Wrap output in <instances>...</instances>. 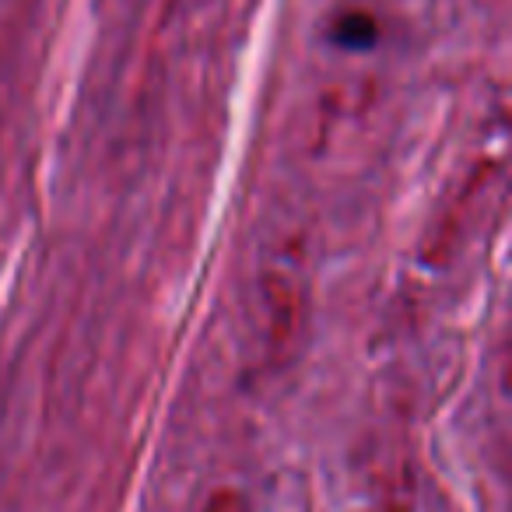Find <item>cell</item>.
Here are the masks:
<instances>
[{
	"label": "cell",
	"mask_w": 512,
	"mask_h": 512,
	"mask_svg": "<svg viewBox=\"0 0 512 512\" xmlns=\"http://www.w3.org/2000/svg\"><path fill=\"white\" fill-rule=\"evenodd\" d=\"M334 39L341 46H351V50H362L376 39V22L369 15H344L334 29Z\"/></svg>",
	"instance_id": "1"
}]
</instances>
